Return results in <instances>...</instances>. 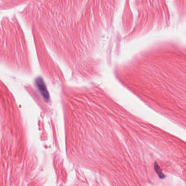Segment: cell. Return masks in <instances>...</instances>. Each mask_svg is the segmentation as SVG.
<instances>
[{
	"instance_id": "6da1fadb",
	"label": "cell",
	"mask_w": 186,
	"mask_h": 186,
	"mask_svg": "<svg viewBox=\"0 0 186 186\" xmlns=\"http://www.w3.org/2000/svg\"><path fill=\"white\" fill-rule=\"evenodd\" d=\"M36 85L38 88L39 90L44 98L46 100H48L49 98V95L48 90L46 89V85H45L44 80L41 77H38L35 80Z\"/></svg>"
}]
</instances>
